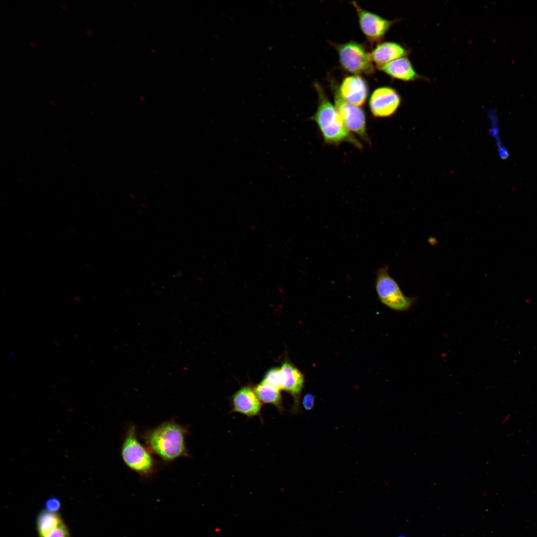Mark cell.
Wrapping results in <instances>:
<instances>
[{
  "label": "cell",
  "mask_w": 537,
  "mask_h": 537,
  "mask_svg": "<svg viewBox=\"0 0 537 537\" xmlns=\"http://www.w3.org/2000/svg\"><path fill=\"white\" fill-rule=\"evenodd\" d=\"M397 537H406L405 536H403V535H400V536H398Z\"/></svg>",
  "instance_id": "obj_25"
},
{
  "label": "cell",
  "mask_w": 537,
  "mask_h": 537,
  "mask_svg": "<svg viewBox=\"0 0 537 537\" xmlns=\"http://www.w3.org/2000/svg\"><path fill=\"white\" fill-rule=\"evenodd\" d=\"M92 85H93V86H94V87H97V86H96V84L95 83H93H93H92Z\"/></svg>",
  "instance_id": "obj_24"
},
{
  "label": "cell",
  "mask_w": 537,
  "mask_h": 537,
  "mask_svg": "<svg viewBox=\"0 0 537 537\" xmlns=\"http://www.w3.org/2000/svg\"><path fill=\"white\" fill-rule=\"evenodd\" d=\"M281 377V389L292 397L294 403L292 411L298 412L300 408V395L304 386L303 373L292 363L286 360L280 367Z\"/></svg>",
  "instance_id": "obj_9"
},
{
  "label": "cell",
  "mask_w": 537,
  "mask_h": 537,
  "mask_svg": "<svg viewBox=\"0 0 537 537\" xmlns=\"http://www.w3.org/2000/svg\"><path fill=\"white\" fill-rule=\"evenodd\" d=\"M63 522L58 513L50 512L46 510H42L36 519V529L39 537L45 535Z\"/></svg>",
  "instance_id": "obj_15"
},
{
  "label": "cell",
  "mask_w": 537,
  "mask_h": 537,
  "mask_svg": "<svg viewBox=\"0 0 537 537\" xmlns=\"http://www.w3.org/2000/svg\"><path fill=\"white\" fill-rule=\"evenodd\" d=\"M29 44H30V45L31 46H32L33 47H34V48H35V47H36V45H35V43H34V42H29Z\"/></svg>",
  "instance_id": "obj_22"
},
{
  "label": "cell",
  "mask_w": 537,
  "mask_h": 537,
  "mask_svg": "<svg viewBox=\"0 0 537 537\" xmlns=\"http://www.w3.org/2000/svg\"><path fill=\"white\" fill-rule=\"evenodd\" d=\"M61 504L60 500L55 497L49 498L45 504V510L52 513H57L61 508Z\"/></svg>",
  "instance_id": "obj_18"
},
{
  "label": "cell",
  "mask_w": 537,
  "mask_h": 537,
  "mask_svg": "<svg viewBox=\"0 0 537 537\" xmlns=\"http://www.w3.org/2000/svg\"><path fill=\"white\" fill-rule=\"evenodd\" d=\"M375 288L381 302L392 310L406 311L414 302L413 298L403 293L397 281L390 275L387 266L379 268L377 271Z\"/></svg>",
  "instance_id": "obj_5"
},
{
  "label": "cell",
  "mask_w": 537,
  "mask_h": 537,
  "mask_svg": "<svg viewBox=\"0 0 537 537\" xmlns=\"http://www.w3.org/2000/svg\"><path fill=\"white\" fill-rule=\"evenodd\" d=\"M40 537H70L69 530L63 522Z\"/></svg>",
  "instance_id": "obj_17"
},
{
  "label": "cell",
  "mask_w": 537,
  "mask_h": 537,
  "mask_svg": "<svg viewBox=\"0 0 537 537\" xmlns=\"http://www.w3.org/2000/svg\"><path fill=\"white\" fill-rule=\"evenodd\" d=\"M231 412L243 414L249 418L261 415L262 403L254 389L244 386L237 390L231 399Z\"/></svg>",
  "instance_id": "obj_10"
},
{
  "label": "cell",
  "mask_w": 537,
  "mask_h": 537,
  "mask_svg": "<svg viewBox=\"0 0 537 537\" xmlns=\"http://www.w3.org/2000/svg\"><path fill=\"white\" fill-rule=\"evenodd\" d=\"M401 102V97L396 90L388 87L375 89L369 99V107L372 115L383 118L393 115Z\"/></svg>",
  "instance_id": "obj_8"
},
{
  "label": "cell",
  "mask_w": 537,
  "mask_h": 537,
  "mask_svg": "<svg viewBox=\"0 0 537 537\" xmlns=\"http://www.w3.org/2000/svg\"><path fill=\"white\" fill-rule=\"evenodd\" d=\"M90 29L91 31H92V32H94L95 30L93 29V28L90 27Z\"/></svg>",
  "instance_id": "obj_23"
},
{
  "label": "cell",
  "mask_w": 537,
  "mask_h": 537,
  "mask_svg": "<svg viewBox=\"0 0 537 537\" xmlns=\"http://www.w3.org/2000/svg\"><path fill=\"white\" fill-rule=\"evenodd\" d=\"M50 102H51V103L52 104H54V102H53V101L52 100H50Z\"/></svg>",
  "instance_id": "obj_26"
},
{
  "label": "cell",
  "mask_w": 537,
  "mask_h": 537,
  "mask_svg": "<svg viewBox=\"0 0 537 537\" xmlns=\"http://www.w3.org/2000/svg\"><path fill=\"white\" fill-rule=\"evenodd\" d=\"M254 390L262 403L272 405L279 412L283 411L281 390L263 381L258 384Z\"/></svg>",
  "instance_id": "obj_14"
},
{
  "label": "cell",
  "mask_w": 537,
  "mask_h": 537,
  "mask_svg": "<svg viewBox=\"0 0 537 537\" xmlns=\"http://www.w3.org/2000/svg\"><path fill=\"white\" fill-rule=\"evenodd\" d=\"M315 397L311 393H307L303 397L302 406L306 410H311L314 407Z\"/></svg>",
  "instance_id": "obj_19"
},
{
  "label": "cell",
  "mask_w": 537,
  "mask_h": 537,
  "mask_svg": "<svg viewBox=\"0 0 537 537\" xmlns=\"http://www.w3.org/2000/svg\"><path fill=\"white\" fill-rule=\"evenodd\" d=\"M314 86L318 95V106L311 119L317 124L325 142L334 145L348 142L358 149L361 148L360 143L347 129L335 105L329 100L322 86L318 83H315Z\"/></svg>",
  "instance_id": "obj_1"
},
{
  "label": "cell",
  "mask_w": 537,
  "mask_h": 537,
  "mask_svg": "<svg viewBox=\"0 0 537 537\" xmlns=\"http://www.w3.org/2000/svg\"><path fill=\"white\" fill-rule=\"evenodd\" d=\"M408 51L394 42L378 43L370 53L371 60L377 69L397 59L405 57Z\"/></svg>",
  "instance_id": "obj_12"
},
{
  "label": "cell",
  "mask_w": 537,
  "mask_h": 537,
  "mask_svg": "<svg viewBox=\"0 0 537 537\" xmlns=\"http://www.w3.org/2000/svg\"><path fill=\"white\" fill-rule=\"evenodd\" d=\"M337 50L340 65L346 71L355 75L369 76L374 72L370 53L360 43L355 41L337 44L330 42Z\"/></svg>",
  "instance_id": "obj_4"
},
{
  "label": "cell",
  "mask_w": 537,
  "mask_h": 537,
  "mask_svg": "<svg viewBox=\"0 0 537 537\" xmlns=\"http://www.w3.org/2000/svg\"><path fill=\"white\" fill-rule=\"evenodd\" d=\"M263 381L281 390V377L280 367H272L266 373Z\"/></svg>",
  "instance_id": "obj_16"
},
{
  "label": "cell",
  "mask_w": 537,
  "mask_h": 537,
  "mask_svg": "<svg viewBox=\"0 0 537 537\" xmlns=\"http://www.w3.org/2000/svg\"><path fill=\"white\" fill-rule=\"evenodd\" d=\"M186 429L174 422H165L147 434L148 448L162 459L172 461L187 455L185 443Z\"/></svg>",
  "instance_id": "obj_2"
},
{
  "label": "cell",
  "mask_w": 537,
  "mask_h": 537,
  "mask_svg": "<svg viewBox=\"0 0 537 537\" xmlns=\"http://www.w3.org/2000/svg\"><path fill=\"white\" fill-rule=\"evenodd\" d=\"M86 33L89 37H91L92 32L91 31L90 28H86Z\"/></svg>",
  "instance_id": "obj_20"
},
{
  "label": "cell",
  "mask_w": 537,
  "mask_h": 537,
  "mask_svg": "<svg viewBox=\"0 0 537 537\" xmlns=\"http://www.w3.org/2000/svg\"><path fill=\"white\" fill-rule=\"evenodd\" d=\"M121 455L125 465L144 476L150 475L155 469V464L149 451L138 441L135 426L128 429L121 449Z\"/></svg>",
  "instance_id": "obj_3"
},
{
  "label": "cell",
  "mask_w": 537,
  "mask_h": 537,
  "mask_svg": "<svg viewBox=\"0 0 537 537\" xmlns=\"http://www.w3.org/2000/svg\"><path fill=\"white\" fill-rule=\"evenodd\" d=\"M332 84L335 105L346 128L369 143L364 111L360 107L345 101L340 95L338 88L335 83Z\"/></svg>",
  "instance_id": "obj_6"
},
{
  "label": "cell",
  "mask_w": 537,
  "mask_h": 537,
  "mask_svg": "<svg viewBox=\"0 0 537 537\" xmlns=\"http://www.w3.org/2000/svg\"><path fill=\"white\" fill-rule=\"evenodd\" d=\"M378 69L393 79L402 81H412L421 78L406 57L392 61Z\"/></svg>",
  "instance_id": "obj_13"
},
{
  "label": "cell",
  "mask_w": 537,
  "mask_h": 537,
  "mask_svg": "<svg viewBox=\"0 0 537 537\" xmlns=\"http://www.w3.org/2000/svg\"><path fill=\"white\" fill-rule=\"evenodd\" d=\"M338 90L345 101L358 107L365 103L368 94L367 84L359 75L345 77L338 88Z\"/></svg>",
  "instance_id": "obj_11"
},
{
  "label": "cell",
  "mask_w": 537,
  "mask_h": 537,
  "mask_svg": "<svg viewBox=\"0 0 537 537\" xmlns=\"http://www.w3.org/2000/svg\"><path fill=\"white\" fill-rule=\"evenodd\" d=\"M60 6L62 9L64 10L66 9V5L63 3H60Z\"/></svg>",
  "instance_id": "obj_21"
},
{
  "label": "cell",
  "mask_w": 537,
  "mask_h": 537,
  "mask_svg": "<svg viewBox=\"0 0 537 537\" xmlns=\"http://www.w3.org/2000/svg\"><path fill=\"white\" fill-rule=\"evenodd\" d=\"M352 3L356 10L361 30L371 44L380 42L396 21L385 19L376 13L365 10L356 1H352Z\"/></svg>",
  "instance_id": "obj_7"
}]
</instances>
